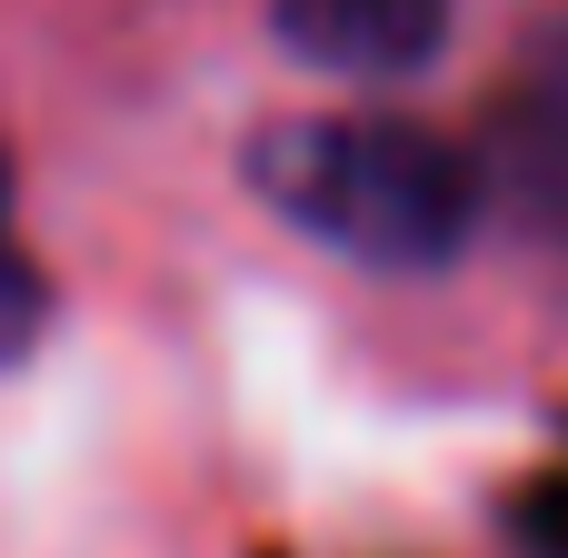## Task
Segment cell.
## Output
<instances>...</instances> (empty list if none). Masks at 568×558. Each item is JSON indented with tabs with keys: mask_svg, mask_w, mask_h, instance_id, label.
Segmentation results:
<instances>
[{
	"mask_svg": "<svg viewBox=\"0 0 568 558\" xmlns=\"http://www.w3.org/2000/svg\"><path fill=\"white\" fill-rule=\"evenodd\" d=\"M240 180L320 250L359 270H449L479 240V170L459 140L389 110H290L250 130Z\"/></svg>",
	"mask_w": 568,
	"mask_h": 558,
	"instance_id": "obj_1",
	"label": "cell"
},
{
	"mask_svg": "<svg viewBox=\"0 0 568 558\" xmlns=\"http://www.w3.org/2000/svg\"><path fill=\"white\" fill-rule=\"evenodd\" d=\"M270 20L329 80H409L439 50L449 0H270Z\"/></svg>",
	"mask_w": 568,
	"mask_h": 558,
	"instance_id": "obj_2",
	"label": "cell"
},
{
	"mask_svg": "<svg viewBox=\"0 0 568 558\" xmlns=\"http://www.w3.org/2000/svg\"><path fill=\"white\" fill-rule=\"evenodd\" d=\"M499 180L519 210L568 220V20L529 50V70L499 110Z\"/></svg>",
	"mask_w": 568,
	"mask_h": 558,
	"instance_id": "obj_3",
	"label": "cell"
},
{
	"mask_svg": "<svg viewBox=\"0 0 568 558\" xmlns=\"http://www.w3.org/2000/svg\"><path fill=\"white\" fill-rule=\"evenodd\" d=\"M40 329H50V280H40V260L20 250V230H10V160H0V369L30 359Z\"/></svg>",
	"mask_w": 568,
	"mask_h": 558,
	"instance_id": "obj_4",
	"label": "cell"
}]
</instances>
